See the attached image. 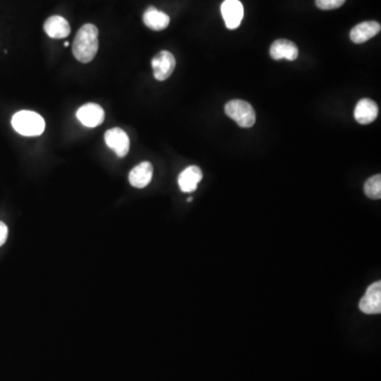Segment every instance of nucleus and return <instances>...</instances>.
I'll return each mask as SVG.
<instances>
[{
	"label": "nucleus",
	"mask_w": 381,
	"mask_h": 381,
	"mask_svg": "<svg viewBox=\"0 0 381 381\" xmlns=\"http://www.w3.org/2000/svg\"><path fill=\"white\" fill-rule=\"evenodd\" d=\"M378 112V106L373 100L362 99L356 105L354 116L359 124L366 125L376 120Z\"/></svg>",
	"instance_id": "nucleus-12"
},
{
	"label": "nucleus",
	"mask_w": 381,
	"mask_h": 381,
	"mask_svg": "<svg viewBox=\"0 0 381 381\" xmlns=\"http://www.w3.org/2000/svg\"><path fill=\"white\" fill-rule=\"evenodd\" d=\"M345 0H316V6L321 10H335L345 5Z\"/></svg>",
	"instance_id": "nucleus-17"
},
{
	"label": "nucleus",
	"mask_w": 381,
	"mask_h": 381,
	"mask_svg": "<svg viewBox=\"0 0 381 381\" xmlns=\"http://www.w3.org/2000/svg\"><path fill=\"white\" fill-rule=\"evenodd\" d=\"M359 308L366 314H377L381 312V282H376L366 289V295L359 303Z\"/></svg>",
	"instance_id": "nucleus-6"
},
{
	"label": "nucleus",
	"mask_w": 381,
	"mask_h": 381,
	"mask_svg": "<svg viewBox=\"0 0 381 381\" xmlns=\"http://www.w3.org/2000/svg\"><path fill=\"white\" fill-rule=\"evenodd\" d=\"M364 193L370 199H381V176L375 175L366 181L364 185Z\"/></svg>",
	"instance_id": "nucleus-16"
},
{
	"label": "nucleus",
	"mask_w": 381,
	"mask_h": 381,
	"mask_svg": "<svg viewBox=\"0 0 381 381\" xmlns=\"http://www.w3.org/2000/svg\"><path fill=\"white\" fill-rule=\"evenodd\" d=\"M154 168L151 162L145 161L135 166L128 175L131 185L137 189H143L149 185L153 178Z\"/></svg>",
	"instance_id": "nucleus-13"
},
{
	"label": "nucleus",
	"mask_w": 381,
	"mask_h": 381,
	"mask_svg": "<svg viewBox=\"0 0 381 381\" xmlns=\"http://www.w3.org/2000/svg\"><path fill=\"white\" fill-rule=\"evenodd\" d=\"M14 130L26 137L41 136L45 131V120L41 114L30 110H22L12 118Z\"/></svg>",
	"instance_id": "nucleus-2"
},
{
	"label": "nucleus",
	"mask_w": 381,
	"mask_h": 381,
	"mask_svg": "<svg viewBox=\"0 0 381 381\" xmlns=\"http://www.w3.org/2000/svg\"><path fill=\"white\" fill-rule=\"evenodd\" d=\"M99 30L93 24H86L78 31L74 37L72 52L81 62H89L95 58L99 49Z\"/></svg>",
	"instance_id": "nucleus-1"
},
{
	"label": "nucleus",
	"mask_w": 381,
	"mask_h": 381,
	"mask_svg": "<svg viewBox=\"0 0 381 381\" xmlns=\"http://www.w3.org/2000/svg\"><path fill=\"white\" fill-rule=\"evenodd\" d=\"M380 29L381 26L379 22H373V20L363 22L352 29L349 37H351L352 41L355 44H363L368 39L376 36L380 32Z\"/></svg>",
	"instance_id": "nucleus-14"
},
{
	"label": "nucleus",
	"mask_w": 381,
	"mask_h": 381,
	"mask_svg": "<svg viewBox=\"0 0 381 381\" xmlns=\"http://www.w3.org/2000/svg\"><path fill=\"white\" fill-rule=\"evenodd\" d=\"M225 112L243 128L252 127L257 120L255 112L251 104L243 100H231L225 106Z\"/></svg>",
	"instance_id": "nucleus-3"
},
{
	"label": "nucleus",
	"mask_w": 381,
	"mask_h": 381,
	"mask_svg": "<svg viewBox=\"0 0 381 381\" xmlns=\"http://www.w3.org/2000/svg\"><path fill=\"white\" fill-rule=\"evenodd\" d=\"M64 45H65V47H68V46H69V43H68V41H66V43L64 44Z\"/></svg>",
	"instance_id": "nucleus-19"
},
{
	"label": "nucleus",
	"mask_w": 381,
	"mask_h": 381,
	"mask_svg": "<svg viewBox=\"0 0 381 381\" xmlns=\"http://www.w3.org/2000/svg\"><path fill=\"white\" fill-rule=\"evenodd\" d=\"M76 118L84 126L97 127L104 122L105 112L101 106L95 103L85 104L76 112Z\"/></svg>",
	"instance_id": "nucleus-8"
},
{
	"label": "nucleus",
	"mask_w": 381,
	"mask_h": 381,
	"mask_svg": "<svg viewBox=\"0 0 381 381\" xmlns=\"http://www.w3.org/2000/svg\"><path fill=\"white\" fill-rule=\"evenodd\" d=\"M270 56L274 60H297L299 55V49L297 45L288 39H278L270 47Z\"/></svg>",
	"instance_id": "nucleus-10"
},
{
	"label": "nucleus",
	"mask_w": 381,
	"mask_h": 381,
	"mask_svg": "<svg viewBox=\"0 0 381 381\" xmlns=\"http://www.w3.org/2000/svg\"><path fill=\"white\" fill-rule=\"evenodd\" d=\"M203 179V172L196 166L185 168L178 177V185L185 193H193L196 191L197 185Z\"/></svg>",
	"instance_id": "nucleus-11"
},
{
	"label": "nucleus",
	"mask_w": 381,
	"mask_h": 381,
	"mask_svg": "<svg viewBox=\"0 0 381 381\" xmlns=\"http://www.w3.org/2000/svg\"><path fill=\"white\" fill-rule=\"evenodd\" d=\"M44 30L51 39H60L69 36L72 32L69 22L62 16L54 15L48 18L44 24Z\"/></svg>",
	"instance_id": "nucleus-9"
},
{
	"label": "nucleus",
	"mask_w": 381,
	"mask_h": 381,
	"mask_svg": "<svg viewBox=\"0 0 381 381\" xmlns=\"http://www.w3.org/2000/svg\"><path fill=\"white\" fill-rule=\"evenodd\" d=\"M176 66V60L171 52H159L155 58L152 60V67L154 70V76L156 80L166 81L172 76Z\"/></svg>",
	"instance_id": "nucleus-4"
},
{
	"label": "nucleus",
	"mask_w": 381,
	"mask_h": 381,
	"mask_svg": "<svg viewBox=\"0 0 381 381\" xmlns=\"http://www.w3.org/2000/svg\"><path fill=\"white\" fill-rule=\"evenodd\" d=\"M222 14L226 27L230 30L237 29L243 18V7L239 0H225Z\"/></svg>",
	"instance_id": "nucleus-7"
},
{
	"label": "nucleus",
	"mask_w": 381,
	"mask_h": 381,
	"mask_svg": "<svg viewBox=\"0 0 381 381\" xmlns=\"http://www.w3.org/2000/svg\"><path fill=\"white\" fill-rule=\"evenodd\" d=\"M104 138H105L107 147L114 149L119 157H125L130 152V138L127 136L126 133L119 128V127L108 130L105 133Z\"/></svg>",
	"instance_id": "nucleus-5"
},
{
	"label": "nucleus",
	"mask_w": 381,
	"mask_h": 381,
	"mask_svg": "<svg viewBox=\"0 0 381 381\" xmlns=\"http://www.w3.org/2000/svg\"><path fill=\"white\" fill-rule=\"evenodd\" d=\"M8 239V227L5 222H0V247L6 243Z\"/></svg>",
	"instance_id": "nucleus-18"
},
{
	"label": "nucleus",
	"mask_w": 381,
	"mask_h": 381,
	"mask_svg": "<svg viewBox=\"0 0 381 381\" xmlns=\"http://www.w3.org/2000/svg\"><path fill=\"white\" fill-rule=\"evenodd\" d=\"M143 22L147 28L154 31H162L170 25V16L158 11L155 7H149L143 14Z\"/></svg>",
	"instance_id": "nucleus-15"
}]
</instances>
